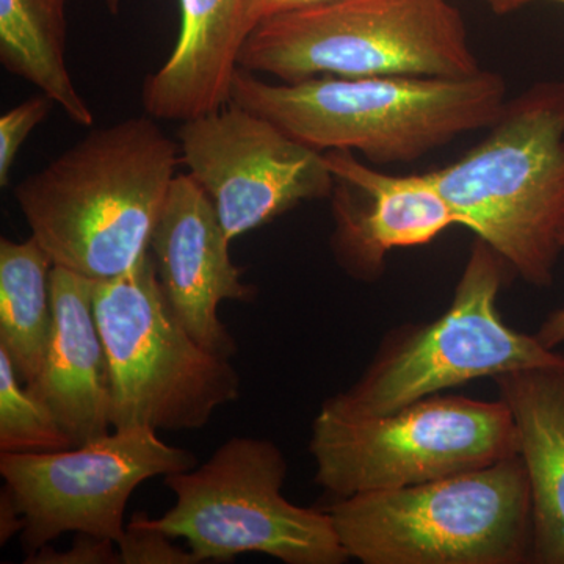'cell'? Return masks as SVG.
<instances>
[{
  "label": "cell",
  "instance_id": "cell-11",
  "mask_svg": "<svg viewBox=\"0 0 564 564\" xmlns=\"http://www.w3.org/2000/svg\"><path fill=\"white\" fill-rule=\"evenodd\" d=\"M177 141L181 161L209 195L231 242L334 191L323 152L234 102L182 122Z\"/></svg>",
  "mask_w": 564,
  "mask_h": 564
},
{
  "label": "cell",
  "instance_id": "cell-17",
  "mask_svg": "<svg viewBox=\"0 0 564 564\" xmlns=\"http://www.w3.org/2000/svg\"><path fill=\"white\" fill-rule=\"evenodd\" d=\"M66 0H0V62L90 128L95 115L77 91L65 61Z\"/></svg>",
  "mask_w": 564,
  "mask_h": 564
},
{
  "label": "cell",
  "instance_id": "cell-27",
  "mask_svg": "<svg viewBox=\"0 0 564 564\" xmlns=\"http://www.w3.org/2000/svg\"><path fill=\"white\" fill-rule=\"evenodd\" d=\"M104 2H106L107 10L110 11V14L117 17V14L120 13L122 0H104Z\"/></svg>",
  "mask_w": 564,
  "mask_h": 564
},
{
  "label": "cell",
  "instance_id": "cell-13",
  "mask_svg": "<svg viewBox=\"0 0 564 564\" xmlns=\"http://www.w3.org/2000/svg\"><path fill=\"white\" fill-rule=\"evenodd\" d=\"M323 154L334 176V251L355 276L373 278L395 248L426 245L462 226L429 173L392 176L364 165L351 151Z\"/></svg>",
  "mask_w": 564,
  "mask_h": 564
},
{
  "label": "cell",
  "instance_id": "cell-12",
  "mask_svg": "<svg viewBox=\"0 0 564 564\" xmlns=\"http://www.w3.org/2000/svg\"><path fill=\"white\" fill-rule=\"evenodd\" d=\"M231 240L214 203L191 174L174 177L152 231L150 252L173 313L206 350L231 359L237 350L218 307L250 302L254 289L232 262Z\"/></svg>",
  "mask_w": 564,
  "mask_h": 564
},
{
  "label": "cell",
  "instance_id": "cell-1",
  "mask_svg": "<svg viewBox=\"0 0 564 564\" xmlns=\"http://www.w3.org/2000/svg\"><path fill=\"white\" fill-rule=\"evenodd\" d=\"M180 154L155 118H126L25 177L14 199L54 265L115 280L150 252Z\"/></svg>",
  "mask_w": 564,
  "mask_h": 564
},
{
  "label": "cell",
  "instance_id": "cell-10",
  "mask_svg": "<svg viewBox=\"0 0 564 564\" xmlns=\"http://www.w3.org/2000/svg\"><path fill=\"white\" fill-rule=\"evenodd\" d=\"M196 464L192 452L139 426L68 451L0 454V475L24 519L22 545L31 555L63 533L120 544L132 492L152 477L185 473Z\"/></svg>",
  "mask_w": 564,
  "mask_h": 564
},
{
  "label": "cell",
  "instance_id": "cell-18",
  "mask_svg": "<svg viewBox=\"0 0 564 564\" xmlns=\"http://www.w3.org/2000/svg\"><path fill=\"white\" fill-rule=\"evenodd\" d=\"M52 269L54 262L33 237L0 240V348L24 384L36 380L50 350Z\"/></svg>",
  "mask_w": 564,
  "mask_h": 564
},
{
  "label": "cell",
  "instance_id": "cell-8",
  "mask_svg": "<svg viewBox=\"0 0 564 564\" xmlns=\"http://www.w3.org/2000/svg\"><path fill=\"white\" fill-rule=\"evenodd\" d=\"M288 462L272 441L232 437L203 466L166 475L176 503L148 525L182 538L199 563L263 554L288 564H340L345 552L326 510L282 496Z\"/></svg>",
  "mask_w": 564,
  "mask_h": 564
},
{
  "label": "cell",
  "instance_id": "cell-23",
  "mask_svg": "<svg viewBox=\"0 0 564 564\" xmlns=\"http://www.w3.org/2000/svg\"><path fill=\"white\" fill-rule=\"evenodd\" d=\"M336 0H245V32L247 39L262 22L293 13V11L313 9Z\"/></svg>",
  "mask_w": 564,
  "mask_h": 564
},
{
  "label": "cell",
  "instance_id": "cell-5",
  "mask_svg": "<svg viewBox=\"0 0 564 564\" xmlns=\"http://www.w3.org/2000/svg\"><path fill=\"white\" fill-rule=\"evenodd\" d=\"M240 68L292 84L321 76L466 77L480 73L451 0H336L262 22Z\"/></svg>",
  "mask_w": 564,
  "mask_h": 564
},
{
  "label": "cell",
  "instance_id": "cell-16",
  "mask_svg": "<svg viewBox=\"0 0 564 564\" xmlns=\"http://www.w3.org/2000/svg\"><path fill=\"white\" fill-rule=\"evenodd\" d=\"M532 497V563L564 564V364L494 378Z\"/></svg>",
  "mask_w": 564,
  "mask_h": 564
},
{
  "label": "cell",
  "instance_id": "cell-14",
  "mask_svg": "<svg viewBox=\"0 0 564 564\" xmlns=\"http://www.w3.org/2000/svg\"><path fill=\"white\" fill-rule=\"evenodd\" d=\"M96 281L54 265V329L43 369L28 386L74 445L113 432L109 361L95 315Z\"/></svg>",
  "mask_w": 564,
  "mask_h": 564
},
{
  "label": "cell",
  "instance_id": "cell-2",
  "mask_svg": "<svg viewBox=\"0 0 564 564\" xmlns=\"http://www.w3.org/2000/svg\"><path fill=\"white\" fill-rule=\"evenodd\" d=\"M229 102L315 151L413 162L463 133L491 128L507 104V85L485 69L466 77L321 76L272 84L239 68Z\"/></svg>",
  "mask_w": 564,
  "mask_h": 564
},
{
  "label": "cell",
  "instance_id": "cell-20",
  "mask_svg": "<svg viewBox=\"0 0 564 564\" xmlns=\"http://www.w3.org/2000/svg\"><path fill=\"white\" fill-rule=\"evenodd\" d=\"M172 538L148 525L147 514L133 516L120 549L121 564H195L199 563L191 549L176 547Z\"/></svg>",
  "mask_w": 564,
  "mask_h": 564
},
{
  "label": "cell",
  "instance_id": "cell-22",
  "mask_svg": "<svg viewBox=\"0 0 564 564\" xmlns=\"http://www.w3.org/2000/svg\"><path fill=\"white\" fill-rule=\"evenodd\" d=\"M111 540L80 534L73 547L66 552H55L50 545L31 554L25 563L43 564H118L121 563L120 549Z\"/></svg>",
  "mask_w": 564,
  "mask_h": 564
},
{
  "label": "cell",
  "instance_id": "cell-19",
  "mask_svg": "<svg viewBox=\"0 0 564 564\" xmlns=\"http://www.w3.org/2000/svg\"><path fill=\"white\" fill-rule=\"evenodd\" d=\"M76 447L61 422L22 383L0 348V454H51Z\"/></svg>",
  "mask_w": 564,
  "mask_h": 564
},
{
  "label": "cell",
  "instance_id": "cell-25",
  "mask_svg": "<svg viewBox=\"0 0 564 564\" xmlns=\"http://www.w3.org/2000/svg\"><path fill=\"white\" fill-rule=\"evenodd\" d=\"M562 247L564 251V232ZM536 337L551 350H555L558 345L564 344V307L554 311V313L545 318L543 325L538 329Z\"/></svg>",
  "mask_w": 564,
  "mask_h": 564
},
{
  "label": "cell",
  "instance_id": "cell-3",
  "mask_svg": "<svg viewBox=\"0 0 564 564\" xmlns=\"http://www.w3.org/2000/svg\"><path fill=\"white\" fill-rule=\"evenodd\" d=\"M486 139L430 172L464 228L529 284L551 285L563 251L564 80L505 104Z\"/></svg>",
  "mask_w": 564,
  "mask_h": 564
},
{
  "label": "cell",
  "instance_id": "cell-24",
  "mask_svg": "<svg viewBox=\"0 0 564 564\" xmlns=\"http://www.w3.org/2000/svg\"><path fill=\"white\" fill-rule=\"evenodd\" d=\"M22 530H24V519H22L21 511L18 510L10 489L6 486L0 496V543L6 544Z\"/></svg>",
  "mask_w": 564,
  "mask_h": 564
},
{
  "label": "cell",
  "instance_id": "cell-7",
  "mask_svg": "<svg viewBox=\"0 0 564 564\" xmlns=\"http://www.w3.org/2000/svg\"><path fill=\"white\" fill-rule=\"evenodd\" d=\"M310 452L315 484L336 499L426 484L519 454L502 400L441 393L381 415H348L323 404Z\"/></svg>",
  "mask_w": 564,
  "mask_h": 564
},
{
  "label": "cell",
  "instance_id": "cell-21",
  "mask_svg": "<svg viewBox=\"0 0 564 564\" xmlns=\"http://www.w3.org/2000/svg\"><path fill=\"white\" fill-rule=\"evenodd\" d=\"M54 106L47 96H33L0 117V185L7 187L18 152L33 129L46 120Z\"/></svg>",
  "mask_w": 564,
  "mask_h": 564
},
{
  "label": "cell",
  "instance_id": "cell-15",
  "mask_svg": "<svg viewBox=\"0 0 564 564\" xmlns=\"http://www.w3.org/2000/svg\"><path fill=\"white\" fill-rule=\"evenodd\" d=\"M180 13L172 54L141 90L155 120L185 122L228 106L247 41L245 0H180Z\"/></svg>",
  "mask_w": 564,
  "mask_h": 564
},
{
  "label": "cell",
  "instance_id": "cell-9",
  "mask_svg": "<svg viewBox=\"0 0 564 564\" xmlns=\"http://www.w3.org/2000/svg\"><path fill=\"white\" fill-rule=\"evenodd\" d=\"M507 270L477 237L451 307L432 323L395 334L358 383L325 406L348 415L388 414L480 378L564 364V356L536 334L516 332L503 322L497 296Z\"/></svg>",
  "mask_w": 564,
  "mask_h": 564
},
{
  "label": "cell",
  "instance_id": "cell-4",
  "mask_svg": "<svg viewBox=\"0 0 564 564\" xmlns=\"http://www.w3.org/2000/svg\"><path fill=\"white\" fill-rule=\"evenodd\" d=\"M364 564L532 563V497L521 456L325 508Z\"/></svg>",
  "mask_w": 564,
  "mask_h": 564
},
{
  "label": "cell",
  "instance_id": "cell-26",
  "mask_svg": "<svg viewBox=\"0 0 564 564\" xmlns=\"http://www.w3.org/2000/svg\"><path fill=\"white\" fill-rule=\"evenodd\" d=\"M488 3L489 9L496 14H508L513 11L522 9V7L529 6L532 2H541V0H485ZM547 2L564 3V0H547Z\"/></svg>",
  "mask_w": 564,
  "mask_h": 564
},
{
  "label": "cell",
  "instance_id": "cell-6",
  "mask_svg": "<svg viewBox=\"0 0 564 564\" xmlns=\"http://www.w3.org/2000/svg\"><path fill=\"white\" fill-rule=\"evenodd\" d=\"M95 315L109 361L113 430H198L239 399L231 359L206 350L185 329L151 252L128 273L96 282Z\"/></svg>",
  "mask_w": 564,
  "mask_h": 564
}]
</instances>
